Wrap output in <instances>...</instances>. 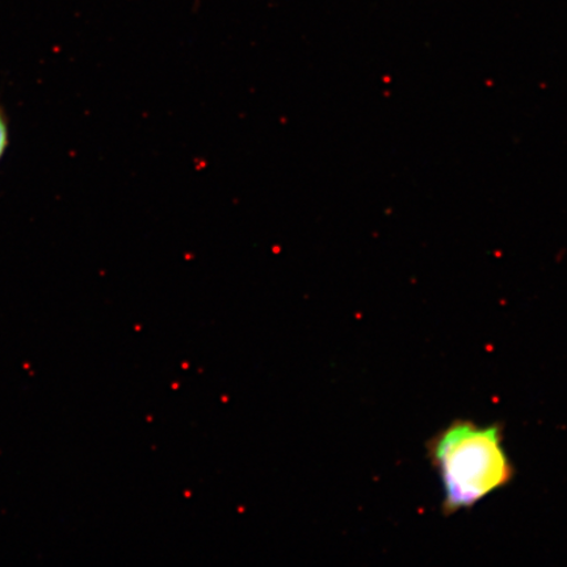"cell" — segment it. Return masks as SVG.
<instances>
[{"label": "cell", "instance_id": "7a4b0ae2", "mask_svg": "<svg viewBox=\"0 0 567 567\" xmlns=\"http://www.w3.org/2000/svg\"><path fill=\"white\" fill-rule=\"evenodd\" d=\"M11 142L10 117L4 106L0 104V162L3 161Z\"/></svg>", "mask_w": 567, "mask_h": 567}, {"label": "cell", "instance_id": "6da1fadb", "mask_svg": "<svg viewBox=\"0 0 567 567\" xmlns=\"http://www.w3.org/2000/svg\"><path fill=\"white\" fill-rule=\"evenodd\" d=\"M429 455L441 476L446 515L478 505L514 478L499 424L453 422L431 439Z\"/></svg>", "mask_w": 567, "mask_h": 567}]
</instances>
